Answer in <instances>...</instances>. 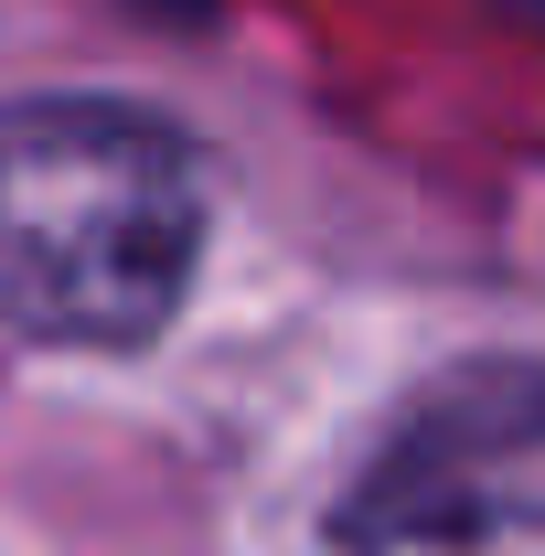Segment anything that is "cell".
<instances>
[{"mask_svg": "<svg viewBox=\"0 0 545 556\" xmlns=\"http://www.w3.org/2000/svg\"><path fill=\"white\" fill-rule=\"evenodd\" d=\"M204 182L182 129L118 97L0 118V321L33 343H150L193 289Z\"/></svg>", "mask_w": 545, "mask_h": 556, "instance_id": "1", "label": "cell"}, {"mask_svg": "<svg viewBox=\"0 0 545 556\" xmlns=\"http://www.w3.org/2000/svg\"><path fill=\"white\" fill-rule=\"evenodd\" d=\"M342 556H545V364L439 375L332 514Z\"/></svg>", "mask_w": 545, "mask_h": 556, "instance_id": "2", "label": "cell"}]
</instances>
